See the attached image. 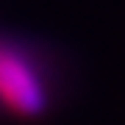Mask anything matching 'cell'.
<instances>
[{"label": "cell", "mask_w": 125, "mask_h": 125, "mask_svg": "<svg viewBox=\"0 0 125 125\" xmlns=\"http://www.w3.org/2000/svg\"><path fill=\"white\" fill-rule=\"evenodd\" d=\"M0 106L22 120H36L50 108V86L36 58L6 39H0Z\"/></svg>", "instance_id": "6da1fadb"}]
</instances>
